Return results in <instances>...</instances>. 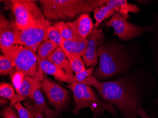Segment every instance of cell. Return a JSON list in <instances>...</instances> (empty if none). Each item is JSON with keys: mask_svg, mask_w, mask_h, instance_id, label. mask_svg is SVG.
<instances>
[{"mask_svg": "<svg viewBox=\"0 0 158 118\" xmlns=\"http://www.w3.org/2000/svg\"><path fill=\"white\" fill-rule=\"evenodd\" d=\"M81 83L95 88L104 101L116 106L125 118H137L136 108L140 105L135 88L122 80L101 82L91 76Z\"/></svg>", "mask_w": 158, "mask_h": 118, "instance_id": "6da1fadb", "label": "cell"}, {"mask_svg": "<svg viewBox=\"0 0 158 118\" xmlns=\"http://www.w3.org/2000/svg\"><path fill=\"white\" fill-rule=\"evenodd\" d=\"M109 0H41L42 11L48 21L70 20L89 13L105 5Z\"/></svg>", "mask_w": 158, "mask_h": 118, "instance_id": "7a4b0ae2", "label": "cell"}, {"mask_svg": "<svg viewBox=\"0 0 158 118\" xmlns=\"http://www.w3.org/2000/svg\"><path fill=\"white\" fill-rule=\"evenodd\" d=\"M99 65L92 76L98 80L109 79L125 71L129 64L128 55L117 43L100 46L98 49Z\"/></svg>", "mask_w": 158, "mask_h": 118, "instance_id": "3957f363", "label": "cell"}, {"mask_svg": "<svg viewBox=\"0 0 158 118\" xmlns=\"http://www.w3.org/2000/svg\"><path fill=\"white\" fill-rule=\"evenodd\" d=\"M67 87L72 91L75 103L72 114L78 115L81 109L86 108L91 109L94 118L105 112L112 115L117 114L114 106L109 102L99 99L90 86L74 82L67 86Z\"/></svg>", "mask_w": 158, "mask_h": 118, "instance_id": "277c9868", "label": "cell"}, {"mask_svg": "<svg viewBox=\"0 0 158 118\" xmlns=\"http://www.w3.org/2000/svg\"><path fill=\"white\" fill-rule=\"evenodd\" d=\"M1 50L12 62L15 71H21L25 76L35 77L42 72L39 67L38 55L30 48L16 45Z\"/></svg>", "mask_w": 158, "mask_h": 118, "instance_id": "5b68a950", "label": "cell"}, {"mask_svg": "<svg viewBox=\"0 0 158 118\" xmlns=\"http://www.w3.org/2000/svg\"><path fill=\"white\" fill-rule=\"evenodd\" d=\"M9 2L15 16L13 23L18 29L34 27L46 18L42 10L33 1L11 0Z\"/></svg>", "mask_w": 158, "mask_h": 118, "instance_id": "8992f818", "label": "cell"}, {"mask_svg": "<svg viewBox=\"0 0 158 118\" xmlns=\"http://www.w3.org/2000/svg\"><path fill=\"white\" fill-rule=\"evenodd\" d=\"M13 29L16 35V45L25 46L37 51V48L42 43L48 40L47 29L51 22L46 18L34 27L19 29L12 22Z\"/></svg>", "mask_w": 158, "mask_h": 118, "instance_id": "52a82bcc", "label": "cell"}, {"mask_svg": "<svg viewBox=\"0 0 158 118\" xmlns=\"http://www.w3.org/2000/svg\"><path fill=\"white\" fill-rule=\"evenodd\" d=\"M140 11V9L137 6L128 3L127 0H109L105 5L96 9L94 11L96 20L94 28H98L105 19L112 16L116 12L120 13L127 19L129 13H136Z\"/></svg>", "mask_w": 158, "mask_h": 118, "instance_id": "ba28073f", "label": "cell"}, {"mask_svg": "<svg viewBox=\"0 0 158 118\" xmlns=\"http://www.w3.org/2000/svg\"><path fill=\"white\" fill-rule=\"evenodd\" d=\"M106 26L107 27H112L114 35L118 36L121 40L127 41L137 38L146 31V28L129 22L118 12L114 14Z\"/></svg>", "mask_w": 158, "mask_h": 118, "instance_id": "9c48e42d", "label": "cell"}, {"mask_svg": "<svg viewBox=\"0 0 158 118\" xmlns=\"http://www.w3.org/2000/svg\"><path fill=\"white\" fill-rule=\"evenodd\" d=\"M41 89L46 95L50 104L57 111L66 110L69 93L65 88L50 79L44 75L42 80Z\"/></svg>", "mask_w": 158, "mask_h": 118, "instance_id": "30bf717a", "label": "cell"}, {"mask_svg": "<svg viewBox=\"0 0 158 118\" xmlns=\"http://www.w3.org/2000/svg\"><path fill=\"white\" fill-rule=\"evenodd\" d=\"M105 40V37L102 28H94L87 38V47L86 53L82 57L85 65L94 67L98 63V49Z\"/></svg>", "mask_w": 158, "mask_h": 118, "instance_id": "8fae6325", "label": "cell"}, {"mask_svg": "<svg viewBox=\"0 0 158 118\" xmlns=\"http://www.w3.org/2000/svg\"><path fill=\"white\" fill-rule=\"evenodd\" d=\"M66 24L79 41L87 39L94 28V24L89 13L81 14L74 21H69Z\"/></svg>", "mask_w": 158, "mask_h": 118, "instance_id": "7c38bea8", "label": "cell"}, {"mask_svg": "<svg viewBox=\"0 0 158 118\" xmlns=\"http://www.w3.org/2000/svg\"><path fill=\"white\" fill-rule=\"evenodd\" d=\"M44 73L42 72L35 77L25 76L23 84L17 92L19 102L28 98L32 100L33 95L37 88H41L42 80L44 77Z\"/></svg>", "mask_w": 158, "mask_h": 118, "instance_id": "4fadbf2b", "label": "cell"}, {"mask_svg": "<svg viewBox=\"0 0 158 118\" xmlns=\"http://www.w3.org/2000/svg\"><path fill=\"white\" fill-rule=\"evenodd\" d=\"M16 35L13 29L12 23L1 13L0 15V47H9L16 45Z\"/></svg>", "mask_w": 158, "mask_h": 118, "instance_id": "5bb4252c", "label": "cell"}, {"mask_svg": "<svg viewBox=\"0 0 158 118\" xmlns=\"http://www.w3.org/2000/svg\"><path fill=\"white\" fill-rule=\"evenodd\" d=\"M39 67L44 73L53 76L57 80L68 84L73 83L72 79L67 75L64 71L58 67L47 59H42L38 55Z\"/></svg>", "mask_w": 158, "mask_h": 118, "instance_id": "9a60e30c", "label": "cell"}, {"mask_svg": "<svg viewBox=\"0 0 158 118\" xmlns=\"http://www.w3.org/2000/svg\"><path fill=\"white\" fill-rule=\"evenodd\" d=\"M47 59L64 71L67 75L72 79L73 83L74 77L73 70L65 54L60 47L57 48Z\"/></svg>", "mask_w": 158, "mask_h": 118, "instance_id": "2e32d148", "label": "cell"}, {"mask_svg": "<svg viewBox=\"0 0 158 118\" xmlns=\"http://www.w3.org/2000/svg\"><path fill=\"white\" fill-rule=\"evenodd\" d=\"M41 89V88H39L35 91L32 100L39 111L43 114L45 118H56L59 112L56 109L53 110L49 108Z\"/></svg>", "mask_w": 158, "mask_h": 118, "instance_id": "e0dca14e", "label": "cell"}, {"mask_svg": "<svg viewBox=\"0 0 158 118\" xmlns=\"http://www.w3.org/2000/svg\"><path fill=\"white\" fill-rule=\"evenodd\" d=\"M87 39L84 41L64 39L63 47L61 48L65 55H77L83 57L86 53Z\"/></svg>", "mask_w": 158, "mask_h": 118, "instance_id": "ac0fdd59", "label": "cell"}, {"mask_svg": "<svg viewBox=\"0 0 158 118\" xmlns=\"http://www.w3.org/2000/svg\"><path fill=\"white\" fill-rule=\"evenodd\" d=\"M0 96L2 98L10 100V106H13L19 102L17 94L11 83L5 82L0 84Z\"/></svg>", "mask_w": 158, "mask_h": 118, "instance_id": "d6986e66", "label": "cell"}, {"mask_svg": "<svg viewBox=\"0 0 158 118\" xmlns=\"http://www.w3.org/2000/svg\"><path fill=\"white\" fill-rule=\"evenodd\" d=\"M58 47L56 43L48 39L39 45L37 48V52L41 58L47 59Z\"/></svg>", "mask_w": 158, "mask_h": 118, "instance_id": "ffe728a7", "label": "cell"}, {"mask_svg": "<svg viewBox=\"0 0 158 118\" xmlns=\"http://www.w3.org/2000/svg\"><path fill=\"white\" fill-rule=\"evenodd\" d=\"M65 55L69 60L75 74L80 73L86 70L85 64L81 56L79 55L72 54H66Z\"/></svg>", "mask_w": 158, "mask_h": 118, "instance_id": "44dd1931", "label": "cell"}, {"mask_svg": "<svg viewBox=\"0 0 158 118\" xmlns=\"http://www.w3.org/2000/svg\"><path fill=\"white\" fill-rule=\"evenodd\" d=\"M15 71L12 62L4 55H0V75L1 76L10 75Z\"/></svg>", "mask_w": 158, "mask_h": 118, "instance_id": "7402d4cb", "label": "cell"}, {"mask_svg": "<svg viewBox=\"0 0 158 118\" xmlns=\"http://www.w3.org/2000/svg\"><path fill=\"white\" fill-rule=\"evenodd\" d=\"M54 26L58 30L61 35L64 39L68 40L78 41L74 36L73 32L69 26H67L66 23L64 21H58L56 23Z\"/></svg>", "mask_w": 158, "mask_h": 118, "instance_id": "603a6c76", "label": "cell"}, {"mask_svg": "<svg viewBox=\"0 0 158 118\" xmlns=\"http://www.w3.org/2000/svg\"><path fill=\"white\" fill-rule=\"evenodd\" d=\"M47 33L48 39L56 43L58 47L62 48L64 39L55 26H49L47 29Z\"/></svg>", "mask_w": 158, "mask_h": 118, "instance_id": "cb8c5ba5", "label": "cell"}, {"mask_svg": "<svg viewBox=\"0 0 158 118\" xmlns=\"http://www.w3.org/2000/svg\"><path fill=\"white\" fill-rule=\"evenodd\" d=\"M10 76L12 85L17 92L21 87L25 76L21 71H15L10 74Z\"/></svg>", "mask_w": 158, "mask_h": 118, "instance_id": "d4e9b609", "label": "cell"}, {"mask_svg": "<svg viewBox=\"0 0 158 118\" xmlns=\"http://www.w3.org/2000/svg\"><path fill=\"white\" fill-rule=\"evenodd\" d=\"M14 108L18 113L19 118H34L33 113L22 105L20 102H18L14 105Z\"/></svg>", "mask_w": 158, "mask_h": 118, "instance_id": "484cf974", "label": "cell"}, {"mask_svg": "<svg viewBox=\"0 0 158 118\" xmlns=\"http://www.w3.org/2000/svg\"><path fill=\"white\" fill-rule=\"evenodd\" d=\"M94 67H90L88 69H86L80 73L75 74L73 78V82H77L81 83L82 81L91 76L94 71Z\"/></svg>", "mask_w": 158, "mask_h": 118, "instance_id": "4316f807", "label": "cell"}, {"mask_svg": "<svg viewBox=\"0 0 158 118\" xmlns=\"http://www.w3.org/2000/svg\"><path fill=\"white\" fill-rule=\"evenodd\" d=\"M24 105L27 109L31 111L34 115V118H44V115L39 111L38 108L35 105L33 101L27 100L24 103Z\"/></svg>", "mask_w": 158, "mask_h": 118, "instance_id": "83f0119b", "label": "cell"}, {"mask_svg": "<svg viewBox=\"0 0 158 118\" xmlns=\"http://www.w3.org/2000/svg\"><path fill=\"white\" fill-rule=\"evenodd\" d=\"M2 115L3 118H18L15 111L10 106L4 108L2 112Z\"/></svg>", "mask_w": 158, "mask_h": 118, "instance_id": "f1b7e54d", "label": "cell"}, {"mask_svg": "<svg viewBox=\"0 0 158 118\" xmlns=\"http://www.w3.org/2000/svg\"><path fill=\"white\" fill-rule=\"evenodd\" d=\"M136 112L137 115L140 116L142 118H150L147 113H146V112L144 111V109H143V108H142L141 106H139L137 107Z\"/></svg>", "mask_w": 158, "mask_h": 118, "instance_id": "f546056e", "label": "cell"}, {"mask_svg": "<svg viewBox=\"0 0 158 118\" xmlns=\"http://www.w3.org/2000/svg\"><path fill=\"white\" fill-rule=\"evenodd\" d=\"M0 103H1V105H4L7 104V103H8V101L6 100L5 98H1V100H0Z\"/></svg>", "mask_w": 158, "mask_h": 118, "instance_id": "4dcf8cb0", "label": "cell"}]
</instances>
